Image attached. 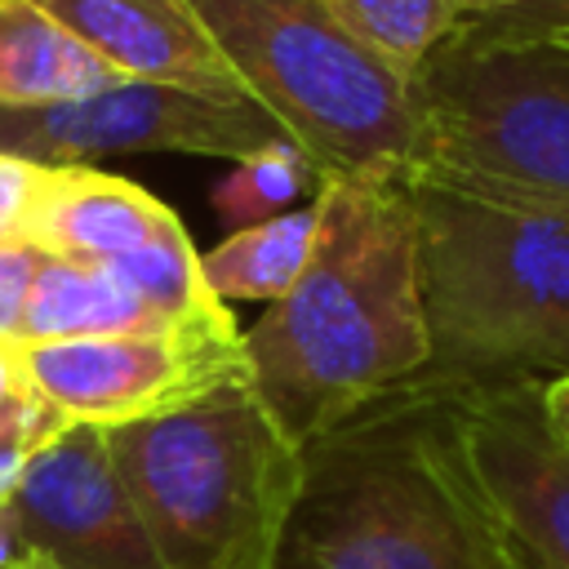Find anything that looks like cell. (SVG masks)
I'll return each mask as SVG.
<instances>
[{
	"label": "cell",
	"instance_id": "cell-26",
	"mask_svg": "<svg viewBox=\"0 0 569 569\" xmlns=\"http://www.w3.org/2000/svg\"><path fill=\"white\" fill-rule=\"evenodd\" d=\"M13 569H53V565H49V560H40V556H31V551H22Z\"/></svg>",
	"mask_w": 569,
	"mask_h": 569
},
{
	"label": "cell",
	"instance_id": "cell-6",
	"mask_svg": "<svg viewBox=\"0 0 569 569\" xmlns=\"http://www.w3.org/2000/svg\"><path fill=\"white\" fill-rule=\"evenodd\" d=\"M244 93L289 133L316 182H405L418 116L409 80L316 0H187Z\"/></svg>",
	"mask_w": 569,
	"mask_h": 569
},
{
	"label": "cell",
	"instance_id": "cell-7",
	"mask_svg": "<svg viewBox=\"0 0 569 569\" xmlns=\"http://www.w3.org/2000/svg\"><path fill=\"white\" fill-rule=\"evenodd\" d=\"M22 382L67 427H124L169 413L209 387L249 373L244 338L227 307L191 320L13 347Z\"/></svg>",
	"mask_w": 569,
	"mask_h": 569
},
{
	"label": "cell",
	"instance_id": "cell-11",
	"mask_svg": "<svg viewBox=\"0 0 569 569\" xmlns=\"http://www.w3.org/2000/svg\"><path fill=\"white\" fill-rule=\"evenodd\" d=\"M124 80L249 98L187 0H36ZM253 102V98H249Z\"/></svg>",
	"mask_w": 569,
	"mask_h": 569
},
{
	"label": "cell",
	"instance_id": "cell-25",
	"mask_svg": "<svg viewBox=\"0 0 569 569\" xmlns=\"http://www.w3.org/2000/svg\"><path fill=\"white\" fill-rule=\"evenodd\" d=\"M18 556H22V542H18L13 525H9V520H4V511H0V569H13V565H18Z\"/></svg>",
	"mask_w": 569,
	"mask_h": 569
},
{
	"label": "cell",
	"instance_id": "cell-9",
	"mask_svg": "<svg viewBox=\"0 0 569 569\" xmlns=\"http://www.w3.org/2000/svg\"><path fill=\"white\" fill-rule=\"evenodd\" d=\"M0 511L53 569H164L102 427H67L36 449Z\"/></svg>",
	"mask_w": 569,
	"mask_h": 569
},
{
	"label": "cell",
	"instance_id": "cell-21",
	"mask_svg": "<svg viewBox=\"0 0 569 569\" xmlns=\"http://www.w3.org/2000/svg\"><path fill=\"white\" fill-rule=\"evenodd\" d=\"M471 13H507V18H525V22H551V27H569V0H458Z\"/></svg>",
	"mask_w": 569,
	"mask_h": 569
},
{
	"label": "cell",
	"instance_id": "cell-14",
	"mask_svg": "<svg viewBox=\"0 0 569 569\" xmlns=\"http://www.w3.org/2000/svg\"><path fill=\"white\" fill-rule=\"evenodd\" d=\"M142 325H160V316H151V307L133 298L102 262L40 253V267H36V280L22 307L18 347L98 338V333H120V329H142Z\"/></svg>",
	"mask_w": 569,
	"mask_h": 569
},
{
	"label": "cell",
	"instance_id": "cell-13",
	"mask_svg": "<svg viewBox=\"0 0 569 569\" xmlns=\"http://www.w3.org/2000/svg\"><path fill=\"white\" fill-rule=\"evenodd\" d=\"M124 84L89 44H80L44 4L0 0V107L80 102Z\"/></svg>",
	"mask_w": 569,
	"mask_h": 569
},
{
	"label": "cell",
	"instance_id": "cell-4",
	"mask_svg": "<svg viewBox=\"0 0 569 569\" xmlns=\"http://www.w3.org/2000/svg\"><path fill=\"white\" fill-rule=\"evenodd\" d=\"M107 449L164 569H271L302 485V449L249 373L111 427Z\"/></svg>",
	"mask_w": 569,
	"mask_h": 569
},
{
	"label": "cell",
	"instance_id": "cell-20",
	"mask_svg": "<svg viewBox=\"0 0 569 569\" xmlns=\"http://www.w3.org/2000/svg\"><path fill=\"white\" fill-rule=\"evenodd\" d=\"M40 178H44V164L0 151V244L22 240V227H27L36 191H40Z\"/></svg>",
	"mask_w": 569,
	"mask_h": 569
},
{
	"label": "cell",
	"instance_id": "cell-19",
	"mask_svg": "<svg viewBox=\"0 0 569 569\" xmlns=\"http://www.w3.org/2000/svg\"><path fill=\"white\" fill-rule=\"evenodd\" d=\"M36 267H40V249H31L27 240L0 244V347H18L22 338V307Z\"/></svg>",
	"mask_w": 569,
	"mask_h": 569
},
{
	"label": "cell",
	"instance_id": "cell-12",
	"mask_svg": "<svg viewBox=\"0 0 569 569\" xmlns=\"http://www.w3.org/2000/svg\"><path fill=\"white\" fill-rule=\"evenodd\" d=\"M178 213L129 178L93 164H44L22 240L53 258L111 262L147 249Z\"/></svg>",
	"mask_w": 569,
	"mask_h": 569
},
{
	"label": "cell",
	"instance_id": "cell-10",
	"mask_svg": "<svg viewBox=\"0 0 569 569\" xmlns=\"http://www.w3.org/2000/svg\"><path fill=\"white\" fill-rule=\"evenodd\" d=\"M453 396L462 449L516 551L529 569H569V449L542 418V382L453 387Z\"/></svg>",
	"mask_w": 569,
	"mask_h": 569
},
{
	"label": "cell",
	"instance_id": "cell-23",
	"mask_svg": "<svg viewBox=\"0 0 569 569\" xmlns=\"http://www.w3.org/2000/svg\"><path fill=\"white\" fill-rule=\"evenodd\" d=\"M31 453L27 449H18V445H9V449H0V507L9 502V493H13V485H18V476H22V462H27Z\"/></svg>",
	"mask_w": 569,
	"mask_h": 569
},
{
	"label": "cell",
	"instance_id": "cell-3",
	"mask_svg": "<svg viewBox=\"0 0 569 569\" xmlns=\"http://www.w3.org/2000/svg\"><path fill=\"white\" fill-rule=\"evenodd\" d=\"M431 333L422 382L489 387L569 373V209L409 182Z\"/></svg>",
	"mask_w": 569,
	"mask_h": 569
},
{
	"label": "cell",
	"instance_id": "cell-24",
	"mask_svg": "<svg viewBox=\"0 0 569 569\" xmlns=\"http://www.w3.org/2000/svg\"><path fill=\"white\" fill-rule=\"evenodd\" d=\"M22 387H27V382H22V369H18L13 347H0V405H9Z\"/></svg>",
	"mask_w": 569,
	"mask_h": 569
},
{
	"label": "cell",
	"instance_id": "cell-5",
	"mask_svg": "<svg viewBox=\"0 0 569 569\" xmlns=\"http://www.w3.org/2000/svg\"><path fill=\"white\" fill-rule=\"evenodd\" d=\"M409 182L569 209V27L467 13L409 80Z\"/></svg>",
	"mask_w": 569,
	"mask_h": 569
},
{
	"label": "cell",
	"instance_id": "cell-1",
	"mask_svg": "<svg viewBox=\"0 0 569 569\" xmlns=\"http://www.w3.org/2000/svg\"><path fill=\"white\" fill-rule=\"evenodd\" d=\"M298 284L240 329L258 400L302 449L431 360L418 218L405 182H320Z\"/></svg>",
	"mask_w": 569,
	"mask_h": 569
},
{
	"label": "cell",
	"instance_id": "cell-18",
	"mask_svg": "<svg viewBox=\"0 0 569 569\" xmlns=\"http://www.w3.org/2000/svg\"><path fill=\"white\" fill-rule=\"evenodd\" d=\"M320 187L316 182V169L307 164V156L293 147V142H280L271 151H258L249 160L236 164V173L227 182H218L213 200L218 209L236 222V227H249V222H262V218H276L284 213V204L302 191V187Z\"/></svg>",
	"mask_w": 569,
	"mask_h": 569
},
{
	"label": "cell",
	"instance_id": "cell-16",
	"mask_svg": "<svg viewBox=\"0 0 569 569\" xmlns=\"http://www.w3.org/2000/svg\"><path fill=\"white\" fill-rule=\"evenodd\" d=\"M316 4L405 80H413L427 53L471 13L458 0H316Z\"/></svg>",
	"mask_w": 569,
	"mask_h": 569
},
{
	"label": "cell",
	"instance_id": "cell-22",
	"mask_svg": "<svg viewBox=\"0 0 569 569\" xmlns=\"http://www.w3.org/2000/svg\"><path fill=\"white\" fill-rule=\"evenodd\" d=\"M542 418L556 431V440L569 449V373L542 382Z\"/></svg>",
	"mask_w": 569,
	"mask_h": 569
},
{
	"label": "cell",
	"instance_id": "cell-15",
	"mask_svg": "<svg viewBox=\"0 0 569 569\" xmlns=\"http://www.w3.org/2000/svg\"><path fill=\"white\" fill-rule=\"evenodd\" d=\"M320 231V204L284 209L276 218L236 227L200 258L204 284L218 302H280L311 262Z\"/></svg>",
	"mask_w": 569,
	"mask_h": 569
},
{
	"label": "cell",
	"instance_id": "cell-17",
	"mask_svg": "<svg viewBox=\"0 0 569 569\" xmlns=\"http://www.w3.org/2000/svg\"><path fill=\"white\" fill-rule=\"evenodd\" d=\"M133 298H142L151 307V316L160 320H191V316H209L227 302H218L204 284L200 271V253L191 249V236L182 227V218L160 231L147 249H133L124 258L102 262Z\"/></svg>",
	"mask_w": 569,
	"mask_h": 569
},
{
	"label": "cell",
	"instance_id": "cell-8",
	"mask_svg": "<svg viewBox=\"0 0 569 569\" xmlns=\"http://www.w3.org/2000/svg\"><path fill=\"white\" fill-rule=\"evenodd\" d=\"M280 142L289 133L249 98L151 80H124L80 102L0 107V151L36 164H89L120 151H191L240 164Z\"/></svg>",
	"mask_w": 569,
	"mask_h": 569
},
{
	"label": "cell",
	"instance_id": "cell-2",
	"mask_svg": "<svg viewBox=\"0 0 569 569\" xmlns=\"http://www.w3.org/2000/svg\"><path fill=\"white\" fill-rule=\"evenodd\" d=\"M271 569H529L458 436V396L405 382L302 445Z\"/></svg>",
	"mask_w": 569,
	"mask_h": 569
}]
</instances>
